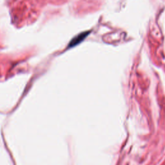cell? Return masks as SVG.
<instances>
[{
  "label": "cell",
  "mask_w": 165,
  "mask_h": 165,
  "mask_svg": "<svg viewBox=\"0 0 165 165\" xmlns=\"http://www.w3.org/2000/svg\"><path fill=\"white\" fill-rule=\"evenodd\" d=\"M88 33H82L81 35H79L77 37H76V38H74L72 41V42H71V46L72 45H76L77 43L78 42H79V41H81L84 38V37H86V36L88 34Z\"/></svg>",
  "instance_id": "1"
}]
</instances>
